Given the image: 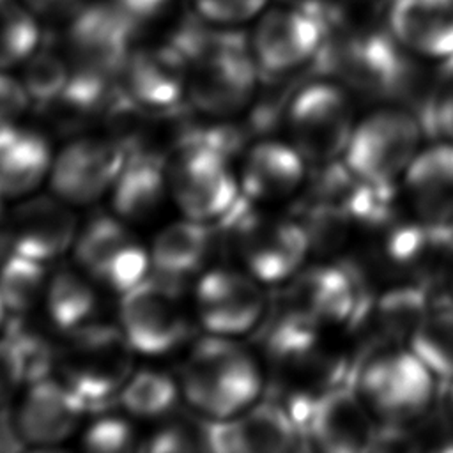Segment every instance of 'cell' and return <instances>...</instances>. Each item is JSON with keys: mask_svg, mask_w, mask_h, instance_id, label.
<instances>
[{"mask_svg": "<svg viewBox=\"0 0 453 453\" xmlns=\"http://www.w3.org/2000/svg\"><path fill=\"white\" fill-rule=\"evenodd\" d=\"M173 44L188 58V97L205 115L228 117L255 97L258 64L237 34L188 27Z\"/></svg>", "mask_w": 453, "mask_h": 453, "instance_id": "1", "label": "cell"}, {"mask_svg": "<svg viewBox=\"0 0 453 453\" xmlns=\"http://www.w3.org/2000/svg\"><path fill=\"white\" fill-rule=\"evenodd\" d=\"M262 368L237 338L207 334L198 340L182 368L180 391L209 419H225L260 400Z\"/></svg>", "mask_w": 453, "mask_h": 453, "instance_id": "2", "label": "cell"}, {"mask_svg": "<svg viewBox=\"0 0 453 453\" xmlns=\"http://www.w3.org/2000/svg\"><path fill=\"white\" fill-rule=\"evenodd\" d=\"M423 145V126L412 111L380 106L357 119L342 161L359 180L388 189L402 182Z\"/></svg>", "mask_w": 453, "mask_h": 453, "instance_id": "3", "label": "cell"}, {"mask_svg": "<svg viewBox=\"0 0 453 453\" xmlns=\"http://www.w3.org/2000/svg\"><path fill=\"white\" fill-rule=\"evenodd\" d=\"M437 380L409 345H396L372 352L354 386L380 423L407 426L430 411Z\"/></svg>", "mask_w": 453, "mask_h": 453, "instance_id": "4", "label": "cell"}, {"mask_svg": "<svg viewBox=\"0 0 453 453\" xmlns=\"http://www.w3.org/2000/svg\"><path fill=\"white\" fill-rule=\"evenodd\" d=\"M67 334L57 352L58 379L85 402L117 396L134 372V349L119 326L92 320Z\"/></svg>", "mask_w": 453, "mask_h": 453, "instance_id": "5", "label": "cell"}, {"mask_svg": "<svg viewBox=\"0 0 453 453\" xmlns=\"http://www.w3.org/2000/svg\"><path fill=\"white\" fill-rule=\"evenodd\" d=\"M349 90L334 80L303 85L287 106L288 140L308 165L342 161L357 122Z\"/></svg>", "mask_w": 453, "mask_h": 453, "instance_id": "6", "label": "cell"}, {"mask_svg": "<svg viewBox=\"0 0 453 453\" xmlns=\"http://www.w3.org/2000/svg\"><path fill=\"white\" fill-rule=\"evenodd\" d=\"M168 193L182 216L211 223L235 207L239 177L212 142H186L165 165Z\"/></svg>", "mask_w": 453, "mask_h": 453, "instance_id": "7", "label": "cell"}, {"mask_svg": "<svg viewBox=\"0 0 453 453\" xmlns=\"http://www.w3.org/2000/svg\"><path fill=\"white\" fill-rule=\"evenodd\" d=\"M232 242L242 269L262 285L287 283L313 251L303 223L258 207L234 218Z\"/></svg>", "mask_w": 453, "mask_h": 453, "instance_id": "8", "label": "cell"}, {"mask_svg": "<svg viewBox=\"0 0 453 453\" xmlns=\"http://www.w3.org/2000/svg\"><path fill=\"white\" fill-rule=\"evenodd\" d=\"M73 253L76 265L110 292L124 294L149 276V246L115 214L88 221L78 232Z\"/></svg>", "mask_w": 453, "mask_h": 453, "instance_id": "9", "label": "cell"}, {"mask_svg": "<svg viewBox=\"0 0 453 453\" xmlns=\"http://www.w3.org/2000/svg\"><path fill=\"white\" fill-rule=\"evenodd\" d=\"M119 327L136 354L163 356L184 342L189 322L170 287L147 276L120 294Z\"/></svg>", "mask_w": 453, "mask_h": 453, "instance_id": "10", "label": "cell"}, {"mask_svg": "<svg viewBox=\"0 0 453 453\" xmlns=\"http://www.w3.org/2000/svg\"><path fill=\"white\" fill-rule=\"evenodd\" d=\"M264 285L250 273L214 267L195 287V313L207 334L239 338L253 331L265 313Z\"/></svg>", "mask_w": 453, "mask_h": 453, "instance_id": "11", "label": "cell"}, {"mask_svg": "<svg viewBox=\"0 0 453 453\" xmlns=\"http://www.w3.org/2000/svg\"><path fill=\"white\" fill-rule=\"evenodd\" d=\"M380 421L356 386L333 384L320 391L304 411L311 442L327 453H356L375 448Z\"/></svg>", "mask_w": 453, "mask_h": 453, "instance_id": "12", "label": "cell"}, {"mask_svg": "<svg viewBox=\"0 0 453 453\" xmlns=\"http://www.w3.org/2000/svg\"><path fill=\"white\" fill-rule=\"evenodd\" d=\"M134 25L115 4L81 7L67 30L71 69L101 81L120 74Z\"/></svg>", "mask_w": 453, "mask_h": 453, "instance_id": "13", "label": "cell"}, {"mask_svg": "<svg viewBox=\"0 0 453 453\" xmlns=\"http://www.w3.org/2000/svg\"><path fill=\"white\" fill-rule=\"evenodd\" d=\"M126 157L122 147L110 138L73 140L53 156L48 175L51 193L69 205L94 203L111 191Z\"/></svg>", "mask_w": 453, "mask_h": 453, "instance_id": "14", "label": "cell"}, {"mask_svg": "<svg viewBox=\"0 0 453 453\" xmlns=\"http://www.w3.org/2000/svg\"><path fill=\"white\" fill-rule=\"evenodd\" d=\"M203 439L221 453H281L297 444L299 421L283 405L257 400L232 418L209 419Z\"/></svg>", "mask_w": 453, "mask_h": 453, "instance_id": "15", "label": "cell"}, {"mask_svg": "<svg viewBox=\"0 0 453 453\" xmlns=\"http://www.w3.org/2000/svg\"><path fill=\"white\" fill-rule=\"evenodd\" d=\"M85 407L87 402L62 379H35L18 403L16 434L27 446H57L78 430Z\"/></svg>", "mask_w": 453, "mask_h": 453, "instance_id": "16", "label": "cell"}, {"mask_svg": "<svg viewBox=\"0 0 453 453\" xmlns=\"http://www.w3.org/2000/svg\"><path fill=\"white\" fill-rule=\"evenodd\" d=\"M71 207L53 193L19 198L7 230L12 251L48 264L73 250L80 230Z\"/></svg>", "mask_w": 453, "mask_h": 453, "instance_id": "17", "label": "cell"}, {"mask_svg": "<svg viewBox=\"0 0 453 453\" xmlns=\"http://www.w3.org/2000/svg\"><path fill=\"white\" fill-rule=\"evenodd\" d=\"M322 41L319 14L285 5L262 16L253 34L251 53L260 69L280 74L311 60Z\"/></svg>", "mask_w": 453, "mask_h": 453, "instance_id": "18", "label": "cell"}, {"mask_svg": "<svg viewBox=\"0 0 453 453\" xmlns=\"http://www.w3.org/2000/svg\"><path fill=\"white\" fill-rule=\"evenodd\" d=\"M287 285L288 315L310 326H340L357 313L354 280L340 265L306 264Z\"/></svg>", "mask_w": 453, "mask_h": 453, "instance_id": "19", "label": "cell"}, {"mask_svg": "<svg viewBox=\"0 0 453 453\" xmlns=\"http://www.w3.org/2000/svg\"><path fill=\"white\" fill-rule=\"evenodd\" d=\"M127 99L161 110L188 96V58L173 44L131 50L120 71Z\"/></svg>", "mask_w": 453, "mask_h": 453, "instance_id": "20", "label": "cell"}, {"mask_svg": "<svg viewBox=\"0 0 453 453\" xmlns=\"http://www.w3.org/2000/svg\"><path fill=\"white\" fill-rule=\"evenodd\" d=\"M400 188L414 218L428 226L453 225V142L423 145Z\"/></svg>", "mask_w": 453, "mask_h": 453, "instance_id": "21", "label": "cell"}, {"mask_svg": "<svg viewBox=\"0 0 453 453\" xmlns=\"http://www.w3.org/2000/svg\"><path fill=\"white\" fill-rule=\"evenodd\" d=\"M308 161L288 140H260L241 163L239 186L255 205H269L292 198L306 179Z\"/></svg>", "mask_w": 453, "mask_h": 453, "instance_id": "22", "label": "cell"}, {"mask_svg": "<svg viewBox=\"0 0 453 453\" xmlns=\"http://www.w3.org/2000/svg\"><path fill=\"white\" fill-rule=\"evenodd\" d=\"M388 27L393 39L412 55L453 58V0H393Z\"/></svg>", "mask_w": 453, "mask_h": 453, "instance_id": "23", "label": "cell"}, {"mask_svg": "<svg viewBox=\"0 0 453 453\" xmlns=\"http://www.w3.org/2000/svg\"><path fill=\"white\" fill-rule=\"evenodd\" d=\"M53 152L35 129L11 122L0 126V196L23 198L48 179Z\"/></svg>", "mask_w": 453, "mask_h": 453, "instance_id": "24", "label": "cell"}, {"mask_svg": "<svg viewBox=\"0 0 453 453\" xmlns=\"http://www.w3.org/2000/svg\"><path fill=\"white\" fill-rule=\"evenodd\" d=\"M115 216L127 223H147L163 209L168 193L165 165L147 154L126 157L110 191Z\"/></svg>", "mask_w": 453, "mask_h": 453, "instance_id": "25", "label": "cell"}, {"mask_svg": "<svg viewBox=\"0 0 453 453\" xmlns=\"http://www.w3.org/2000/svg\"><path fill=\"white\" fill-rule=\"evenodd\" d=\"M209 223L182 218L165 225L149 246L150 267L165 278H184L198 273L211 255Z\"/></svg>", "mask_w": 453, "mask_h": 453, "instance_id": "26", "label": "cell"}, {"mask_svg": "<svg viewBox=\"0 0 453 453\" xmlns=\"http://www.w3.org/2000/svg\"><path fill=\"white\" fill-rule=\"evenodd\" d=\"M96 287L78 265L53 273L42 297L51 324L64 333L88 324L97 304Z\"/></svg>", "mask_w": 453, "mask_h": 453, "instance_id": "27", "label": "cell"}, {"mask_svg": "<svg viewBox=\"0 0 453 453\" xmlns=\"http://www.w3.org/2000/svg\"><path fill=\"white\" fill-rule=\"evenodd\" d=\"M430 304L418 287L403 285L384 292L373 308V331L380 338L379 349L407 345Z\"/></svg>", "mask_w": 453, "mask_h": 453, "instance_id": "28", "label": "cell"}, {"mask_svg": "<svg viewBox=\"0 0 453 453\" xmlns=\"http://www.w3.org/2000/svg\"><path fill=\"white\" fill-rule=\"evenodd\" d=\"M179 393H182L180 388L166 372L142 368L129 375L117 396L127 414L154 419L168 414L175 407Z\"/></svg>", "mask_w": 453, "mask_h": 453, "instance_id": "29", "label": "cell"}, {"mask_svg": "<svg viewBox=\"0 0 453 453\" xmlns=\"http://www.w3.org/2000/svg\"><path fill=\"white\" fill-rule=\"evenodd\" d=\"M441 380H453V304L430 306L407 343Z\"/></svg>", "mask_w": 453, "mask_h": 453, "instance_id": "30", "label": "cell"}, {"mask_svg": "<svg viewBox=\"0 0 453 453\" xmlns=\"http://www.w3.org/2000/svg\"><path fill=\"white\" fill-rule=\"evenodd\" d=\"M46 264L11 253L0 265V297L7 313H27L42 297L48 283Z\"/></svg>", "mask_w": 453, "mask_h": 453, "instance_id": "31", "label": "cell"}, {"mask_svg": "<svg viewBox=\"0 0 453 453\" xmlns=\"http://www.w3.org/2000/svg\"><path fill=\"white\" fill-rule=\"evenodd\" d=\"M39 37L32 11L0 2V69L25 64L37 51Z\"/></svg>", "mask_w": 453, "mask_h": 453, "instance_id": "32", "label": "cell"}, {"mask_svg": "<svg viewBox=\"0 0 453 453\" xmlns=\"http://www.w3.org/2000/svg\"><path fill=\"white\" fill-rule=\"evenodd\" d=\"M23 65L21 83L30 101L37 103L57 101L73 74L71 65L51 51H35Z\"/></svg>", "mask_w": 453, "mask_h": 453, "instance_id": "33", "label": "cell"}, {"mask_svg": "<svg viewBox=\"0 0 453 453\" xmlns=\"http://www.w3.org/2000/svg\"><path fill=\"white\" fill-rule=\"evenodd\" d=\"M136 441L131 423L119 416H106L90 423L83 432V448L97 453H120Z\"/></svg>", "mask_w": 453, "mask_h": 453, "instance_id": "34", "label": "cell"}, {"mask_svg": "<svg viewBox=\"0 0 453 453\" xmlns=\"http://www.w3.org/2000/svg\"><path fill=\"white\" fill-rule=\"evenodd\" d=\"M28 379V361L16 340L0 338V407L12 400Z\"/></svg>", "mask_w": 453, "mask_h": 453, "instance_id": "35", "label": "cell"}, {"mask_svg": "<svg viewBox=\"0 0 453 453\" xmlns=\"http://www.w3.org/2000/svg\"><path fill=\"white\" fill-rule=\"evenodd\" d=\"M198 14L218 25H237L258 14L267 0H193Z\"/></svg>", "mask_w": 453, "mask_h": 453, "instance_id": "36", "label": "cell"}, {"mask_svg": "<svg viewBox=\"0 0 453 453\" xmlns=\"http://www.w3.org/2000/svg\"><path fill=\"white\" fill-rule=\"evenodd\" d=\"M30 97L21 83L9 74L0 73V126L18 122L21 113L28 108Z\"/></svg>", "mask_w": 453, "mask_h": 453, "instance_id": "37", "label": "cell"}, {"mask_svg": "<svg viewBox=\"0 0 453 453\" xmlns=\"http://www.w3.org/2000/svg\"><path fill=\"white\" fill-rule=\"evenodd\" d=\"M188 435L184 434V430L177 428V426H166L161 428L159 432H156L145 449L150 451H182V449H191L193 446L188 442Z\"/></svg>", "mask_w": 453, "mask_h": 453, "instance_id": "38", "label": "cell"}, {"mask_svg": "<svg viewBox=\"0 0 453 453\" xmlns=\"http://www.w3.org/2000/svg\"><path fill=\"white\" fill-rule=\"evenodd\" d=\"M170 0H115V5L133 21H143L157 16Z\"/></svg>", "mask_w": 453, "mask_h": 453, "instance_id": "39", "label": "cell"}, {"mask_svg": "<svg viewBox=\"0 0 453 453\" xmlns=\"http://www.w3.org/2000/svg\"><path fill=\"white\" fill-rule=\"evenodd\" d=\"M434 113L442 138L453 142V80L441 90Z\"/></svg>", "mask_w": 453, "mask_h": 453, "instance_id": "40", "label": "cell"}, {"mask_svg": "<svg viewBox=\"0 0 453 453\" xmlns=\"http://www.w3.org/2000/svg\"><path fill=\"white\" fill-rule=\"evenodd\" d=\"M28 9L46 18L73 16L81 9V0H25Z\"/></svg>", "mask_w": 453, "mask_h": 453, "instance_id": "41", "label": "cell"}, {"mask_svg": "<svg viewBox=\"0 0 453 453\" xmlns=\"http://www.w3.org/2000/svg\"><path fill=\"white\" fill-rule=\"evenodd\" d=\"M281 2H283L285 5L297 7V9L313 12V14H319V11H320V7H322V0H281Z\"/></svg>", "mask_w": 453, "mask_h": 453, "instance_id": "42", "label": "cell"}, {"mask_svg": "<svg viewBox=\"0 0 453 453\" xmlns=\"http://www.w3.org/2000/svg\"><path fill=\"white\" fill-rule=\"evenodd\" d=\"M448 411L451 412V418H453V380L449 382V391H448Z\"/></svg>", "mask_w": 453, "mask_h": 453, "instance_id": "43", "label": "cell"}, {"mask_svg": "<svg viewBox=\"0 0 453 453\" xmlns=\"http://www.w3.org/2000/svg\"><path fill=\"white\" fill-rule=\"evenodd\" d=\"M5 315H7V310H5V304H4V301H2V297H0V329H2V326H4Z\"/></svg>", "mask_w": 453, "mask_h": 453, "instance_id": "44", "label": "cell"}, {"mask_svg": "<svg viewBox=\"0 0 453 453\" xmlns=\"http://www.w3.org/2000/svg\"><path fill=\"white\" fill-rule=\"evenodd\" d=\"M2 200H4V198L0 196V223H2V216H4V214H2Z\"/></svg>", "mask_w": 453, "mask_h": 453, "instance_id": "45", "label": "cell"}, {"mask_svg": "<svg viewBox=\"0 0 453 453\" xmlns=\"http://www.w3.org/2000/svg\"><path fill=\"white\" fill-rule=\"evenodd\" d=\"M449 228H451V230H453V225H451V226H449Z\"/></svg>", "mask_w": 453, "mask_h": 453, "instance_id": "46", "label": "cell"}, {"mask_svg": "<svg viewBox=\"0 0 453 453\" xmlns=\"http://www.w3.org/2000/svg\"><path fill=\"white\" fill-rule=\"evenodd\" d=\"M0 2H4V0H0Z\"/></svg>", "mask_w": 453, "mask_h": 453, "instance_id": "47", "label": "cell"}]
</instances>
